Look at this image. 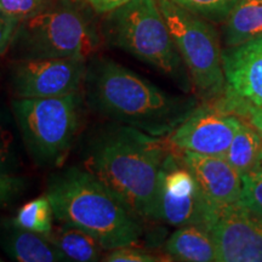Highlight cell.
<instances>
[{"mask_svg": "<svg viewBox=\"0 0 262 262\" xmlns=\"http://www.w3.org/2000/svg\"><path fill=\"white\" fill-rule=\"evenodd\" d=\"M88 58H22L14 62L11 89L16 98L58 97L80 93Z\"/></svg>", "mask_w": 262, "mask_h": 262, "instance_id": "obj_9", "label": "cell"}, {"mask_svg": "<svg viewBox=\"0 0 262 262\" xmlns=\"http://www.w3.org/2000/svg\"><path fill=\"white\" fill-rule=\"evenodd\" d=\"M244 122L250 124L255 130H257L262 136V106L261 107H250L244 110L238 116Z\"/></svg>", "mask_w": 262, "mask_h": 262, "instance_id": "obj_28", "label": "cell"}, {"mask_svg": "<svg viewBox=\"0 0 262 262\" xmlns=\"http://www.w3.org/2000/svg\"><path fill=\"white\" fill-rule=\"evenodd\" d=\"M102 31L108 44L152 66L186 88V67L158 0H130L106 14Z\"/></svg>", "mask_w": 262, "mask_h": 262, "instance_id": "obj_5", "label": "cell"}, {"mask_svg": "<svg viewBox=\"0 0 262 262\" xmlns=\"http://www.w3.org/2000/svg\"><path fill=\"white\" fill-rule=\"evenodd\" d=\"M220 262H262V221L239 204L221 209L210 227Z\"/></svg>", "mask_w": 262, "mask_h": 262, "instance_id": "obj_12", "label": "cell"}, {"mask_svg": "<svg viewBox=\"0 0 262 262\" xmlns=\"http://www.w3.org/2000/svg\"><path fill=\"white\" fill-rule=\"evenodd\" d=\"M225 94L214 102L239 116L244 110L262 106V34L222 51Z\"/></svg>", "mask_w": 262, "mask_h": 262, "instance_id": "obj_10", "label": "cell"}, {"mask_svg": "<svg viewBox=\"0 0 262 262\" xmlns=\"http://www.w3.org/2000/svg\"><path fill=\"white\" fill-rule=\"evenodd\" d=\"M257 169H258V170H261V171H262V152H261L260 160H258V165H257Z\"/></svg>", "mask_w": 262, "mask_h": 262, "instance_id": "obj_29", "label": "cell"}, {"mask_svg": "<svg viewBox=\"0 0 262 262\" xmlns=\"http://www.w3.org/2000/svg\"><path fill=\"white\" fill-rule=\"evenodd\" d=\"M18 25V19L10 17L0 11V57L11 48Z\"/></svg>", "mask_w": 262, "mask_h": 262, "instance_id": "obj_26", "label": "cell"}, {"mask_svg": "<svg viewBox=\"0 0 262 262\" xmlns=\"http://www.w3.org/2000/svg\"><path fill=\"white\" fill-rule=\"evenodd\" d=\"M79 93L11 102L26 149L37 165L57 169L70 155L80 125Z\"/></svg>", "mask_w": 262, "mask_h": 262, "instance_id": "obj_6", "label": "cell"}, {"mask_svg": "<svg viewBox=\"0 0 262 262\" xmlns=\"http://www.w3.org/2000/svg\"><path fill=\"white\" fill-rule=\"evenodd\" d=\"M56 247L68 261L94 262L102 257V245L93 235L72 225L62 224L52 227L45 235Z\"/></svg>", "mask_w": 262, "mask_h": 262, "instance_id": "obj_17", "label": "cell"}, {"mask_svg": "<svg viewBox=\"0 0 262 262\" xmlns=\"http://www.w3.org/2000/svg\"><path fill=\"white\" fill-rule=\"evenodd\" d=\"M238 204L262 221V171H253L243 175V187Z\"/></svg>", "mask_w": 262, "mask_h": 262, "instance_id": "obj_21", "label": "cell"}, {"mask_svg": "<svg viewBox=\"0 0 262 262\" xmlns=\"http://www.w3.org/2000/svg\"><path fill=\"white\" fill-rule=\"evenodd\" d=\"M158 3L196 94L204 102H216L225 94V73L215 28L170 0Z\"/></svg>", "mask_w": 262, "mask_h": 262, "instance_id": "obj_7", "label": "cell"}, {"mask_svg": "<svg viewBox=\"0 0 262 262\" xmlns=\"http://www.w3.org/2000/svg\"><path fill=\"white\" fill-rule=\"evenodd\" d=\"M78 2H80V0H78Z\"/></svg>", "mask_w": 262, "mask_h": 262, "instance_id": "obj_30", "label": "cell"}, {"mask_svg": "<svg viewBox=\"0 0 262 262\" xmlns=\"http://www.w3.org/2000/svg\"><path fill=\"white\" fill-rule=\"evenodd\" d=\"M180 158L194 176L206 198L219 210L238 204L243 175L225 157L181 152Z\"/></svg>", "mask_w": 262, "mask_h": 262, "instance_id": "obj_13", "label": "cell"}, {"mask_svg": "<svg viewBox=\"0 0 262 262\" xmlns=\"http://www.w3.org/2000/svg\"><path fill=\"white\" fill-rule=\"evenodd\" d=\"M219 212L180 156L169 152L159 172L152 220L173 227L201 226L210 229Z\"/></svg>", "mask_w": 262, "mask_h": 262, "instance_id": "obj_8", "label": "cell"}, {"mask_svg": "<svg viewBox=\"0 0 262 262\" xmlns=\"http://www.w3.org/2000/svg\"><path fill=\"white\" fill-rule=\"evenodd\" d=\"M78 0L51 2L38 14L19 22L11 50L22 58H89L101 44L95 19Z\"/></svg>", "mask_w": 262, "mask_h": 262, "instance_id": "obj_4", "label": "cell"}, {"mask_svg": "<svg viewBox=\"0 0 262 262\" xmlns=\"http://www.w3.org/2000/svg\"><path fill=\"white\" fill-rule=\"evenodd\" d=\"M224 41L227 48L262 34V0H239L225 19Z\"/></svg>", "mask_w": 262, "mask_h": 262, "instance_id": "obj_16", "label": "cell"}, {"mask_svg": "<svg viewBox=\"0 0 262 262\" xmlns=\"http://www.w3.org/2000/svg\"><path fill=\"white\" fill-rule=\"evenodd\" d=\"M0 247L18 262H63L67 257L45 235L12 224L0 234Z\"/></svg>", "mask_w": 262, "mask_h": 262, "instance_id": "obj_14", "label": "cell"}, {"mask_svg": "<svg viewBox=\"0 0 262 262\" xmlns=\"http://www.w3.org/2000/svg\"><path fill=\"white\" fill-rule=\"evenodd\" d=\"M173 260L186 262L217 261L216 245L209 229L201 226L178 227L164 248Z\"/></svg>", "mask_w": 262, "mask_h": 262, "instance_id": "obj_15", "label": "cell"}, {"mask_svg": "<svg viewBox=\"0 0 262 262\" xmlns=\"http://www.w3.org/2000/svg\"><path fill=\"white\" fill-rule=\"evenodd\" d=\"M103 261L107 262H156L159 258L156 255L136 248L135 245H125L110 250V253L104 255Z\"/></svg>", "mask_w": 262, "mask_h": 262, "instance_id": "obj_24", "label": "cell"}, {"mask_svg": "<svg viewBox=\"0 0 262 262\" xmlns=\"http://www.w3.org/2000/svg\"><path fill=\"white\" fill-rule=\"evenodd\" d=\"M88 2L96 14L106 15L108 12L129 3L130 0H88Z\"/></svg>", "mask_w": 262, "mask_h": 262, "instance_id": "obj_27", "label": "cell"}, {"mask_svg": "<svg viewBox=\"0 0 262 262\" xmlns=\"http://www.w3.org/2000/svg\"><path fill=\"white\" fill-rule=\"evenodd\" d=\"M45 194L58 221L91 234L104 250L136 245L142 237L139 216L88 170H57L49 176Z\"/></svg>", "mask_w": 262, "mask_h": 262, "instance_id": "obj_3", "label": "cell"}, {"mask_svg": "<svg viewBox=\"0 0 262 262\" xmlns=\"http://www.w3.org/2000/svg\"><path fill=\"white\" fill-rule=\"evenodd\" d=\"M210 22H224L239 0H170Z\"/></svg>", "mask_w": 262, "mask_h": 262, "instance_id": "obj_20", "label": "cell"}, {"mask_svg": "<svg viewBox=\"0 0 262 262\" xmlns=\"http://www.w3.org/2000/svg\"><path fill=\"white\" fill-rule=\"evenodd\" d=\"M242 119L214 103L196 106L168 136L169 146L179 152L225 157Z\"/></svg>", "mask_w": 262, "mask_h": 262, "instance_id": "obj_11", "label": "cell"}, {"mask_svg": "<svg viewBox=\"0 0 262 262\" xmlns=\"http://www.w3.org/2000/svg\"><path fill=\"white\" fill-rule=\"evenodd\" d=\"M19 166L15 135L9 123L0 116V175H14Z\"/></svg>", "mask_w": 262, "mask_h": 262, "instance_id": "obj_22", "label": "cell"}, {"mask_svg": "<svg viewBox=\"0 0 262 262\" xmlns=\"http://www.w3.org/2000/svg\"><path fill=\"white\" fill-rule=\"evenodd\" d=\"M25 179L14 175H0V205L17 198L25 191Z\"/></svg>", "mask_w": 262, "mask_h": 262, "instance_id": "obj_25", "label": "cell"}, {"mask_svg": "<svg viewBox=\"0 0 262 262\" xmlns=\"http://www.w3.org/2000/svg\"><path fill=\"white\" fill-rule=\"evenodd\" d=\"M168 141L112 123L95 131L84 150V168L140 219L152 220L157 185Z\"/></svg>", "mask_w": 262, "mask_h": 262, "instance_id": "obj_1", "label": "cell"}, {"mask_svg": "<svg viewBox=\"0 0 262 262\" xmlns=\"http://www.w3.org/2000/svg\"><path fill=\"white\" fill-rule=\"evenodd\" d=\"M54 217L51 203L48 195L44 194L21 206L12 224L19 228L47 235L51 232Z\"/></svg>", "mask_w": 262, "mask_h": 262, "instance_id": "obj_19", "label": "cell"}, {"mask_svg": "<svg viewBox=\"0 0 262 262\" xmlns=\"http://www.w3.org/2000/svg\"><path fill=\"white\" fill-rule=\"evenodd\" d=\"M262 152V136L242 119L225 158L242 175L257 169Z\"/></svg>", "mask_w": 262, "mask_h": 262, "instance_id": "obj_18", "label": "cell"}, {"mask_svg": "<svg viewBox=\"0 0 262 262\" xmlns=\"http://www.w3.org/2000/svg\"><path fill=\"white\" fill-rule=\"evenodd\" d=\"M83 88L94 112L158 137L168 136L198 106L194 98L170 95L106 57L88 62Z\"/></svg>", "mask_w": 262, "mask_h": 262, "instance_id": "obj_2", "label": "cell"}, {"mask_svg": "<svg viewBox=\"0 0 262 262\" xmlns=\"http://www.w3.org/2000/svg\"><path fill=\"white\" fill-rule=\"evenodd\" d=\"M50 3L51 0H0V11L21 22L38 14Z\"/></svg>", "mask_w": 262, "mask_h": 262, "instance_id": "obj_23", "label": "cell"}]
</instances>
